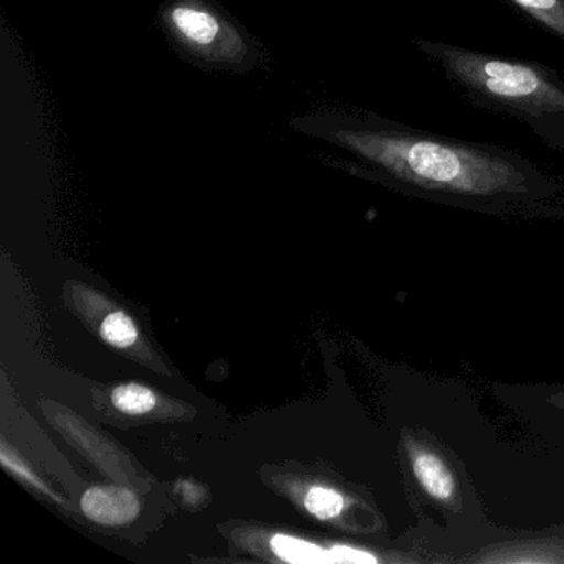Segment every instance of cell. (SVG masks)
<instances>
[{
	"instance_id": "cell-1",
	"label": "cell",
	"mask_w": 564,
	"mask_h": 564,
	"mask_svg": "<svg viewBox=\"0 0 564 564\" xmlns=\"http://www.w3.org/2000/svg\"><path fill=\"white\" fill-rule=\"evenodd\" d=\"M335 138L382 176L414 193L500 203L553 196L554 184L514 151L467 143L388 120H362Z\"/></svg>"
},
{
	"instance_id": "cell-2",
	"label": "cell",
	"mask_w": 564,
	"mask_h": 564,
	"mask_svg": "<svg viewBox=\"0 0 564 564\" xmlns=\"http://www.w3.org/2000/svg\"><path fill=\"white\" fill-rule=\"evenodd\" d=\"M414 45L471 104L514 118L551 150L564 151V80L556 72L425 39Z\"/></svg>"
},
{
	"instance_id": "cell-3",
	"label": "cell",
	"mask_w": 564,
	"mask_h": 564,
	"mask_svg": "<svg viewBox=\"0 0 564 564\" xmlns=\"http://www.w3.org/2000/svg\"><path fill=\"white\" fill-rule=\"evenodd\" d=\"M409 464L422 490L438 503L448 505L457 494V480L447 462L417 438H405Z\"/></svg>"
},
{
	"instance_id": "cell-4",
	"label": "cell",
	"mask_w": 564,
	"mask_h": 564,
	"mask_svg": "<svg viewBox=\"0 0 564 564\" xmlns=\"http://www.w3.org/2000/svg\"><path fill=\"white\" fill-rule=\"evenodd\" d=\"M82 510L90 520L101 524H127L140 514V500L124 488L95 487L85 491Z\"/></svg>"
},
{
	"instance_id": "cell-5",
	"label": "cell",
	"mask_w": 564,
	"mask_h": 564,
	"mask_svg": "<svg viewBox=\"0 0 564 564\" xmlns=\"http://www.w3.org/2000/svg\"><path fill=\"white\" fill-rule=\"evenodd\" d=\"M475 561L484 563H564V543L560 541H518L481 551Z\"/></svg>"
},
{
	"instance_id": "cell-6",
	"label": "cell",
	"mask_w": 564,
	"mask_h": 564,
	"mask_svg": "<svg viewBox=\"0 0 564 564\" xmlns=\"http://www.w3.org/2000/svg\"><path fill=\"white\" fill-rule=\"evenodd\" d=\"M170 21L174 31L187 44L196 45L199 48L213 47L223 31L216 15L209 14L204 9L194 8V6H177L171 11Z\"/></svg>"
},
{
	"instance_id": "cell-7",
	"label": "cell",
	"mask_w": 564,
	"mask_h": 564,
	"mask_svg": "<svg viewBox=\"0 0 564 564\" xmlns=\"http://www.w3.org/2000/svg\"><path fill=\"white\" fill-rule=\"evenodd\" d=\"M544 31L564 42V0H508Z\"/></svg>"
},
{
	"instance_id": "cell-8",
	"label": "cell",
	"mask_w": 564,
	"mask_h": 564,
	"mask_svg": "<svg viewBox=\"0 0 564 564\" xmlns=\"http://www.w3.org/2000/svg\"><path fill=\"white\" fill-rule=\"evenodd\" d=\"M272 550L276 556L283 561L295 564H319L333 563L329 550L316 546L310 541L299 540V538L286 536V534H276L272 538Z\"/></svg>"
},
{
	"instance_id": "cell-9",
	"label": "cell",
	"mask_w": 564,
	"mask_h": 564,
	"mask_svg": "<svg viewBox=\"0 0 564 564\" xmlns=\"http://www.w3.org/2000/svg\"><path fill=\"white\" fill-rule=\"evenodd\" d=\"M113 404L120 411L131 415L147 414L156 404V398L150 389L138 384H124L113 391Z\"/></svg>"
},
{
	"instance_id": "cell-10",
	"label": "cell",
	"mask_w": 564,
	"mask_h": 564,
	"mask_svg": "<svg viewBox=\"0 0 564 564\" xmlns=\"http://www.w3.org/2000/svg\"><path fill=\"white\" fill-rule=\"evenodd\" d=\"M101 336L117 348H128L137 341L138 329L130 316L123 312H115L105 318Z\"/></svg>"
},
{
	"instance_id": "cell-11",
	"label": "cell",
	"mask_w": 564,
	"mask_h": 564,
	"mask_svg": "<svg viewBox=\"0 0 564 564\" xmlns=\"http://www.w3.org/2000/svg\"><path fill=\"white\" fill-rule=\"evenodd\" d=\"M306 508L319 520L338 517L345 507V498L332 488L313 487L306 495Z\"/></svg>"
},
{
	"instance_id": "cell-12",
	"label": "cell",
	"mask_w": 564,
	"mask_h": 564,
	"mask_svg": "<svg viewBox=\"0 0 564 564\" xmlns=\"http://www.w3.org/2000/svg\"><path fill=\"white\" fill-rule=\"evenodd\" d=\"M329 553H332L333 563H339V561H345V563H376L378 561V557L372 556V554L349 546H335L329 550Z\"/></svg>"
},
{
	"instance_id": "cell-13",
	"label": "cell",
	"mask_w": 564,
	"mask_h": 564,
	"mask_svg": "<svg viewBox=\"0 0 564 564\" xmlns=\"http://www.w3.org/2000/svg\"><path fill=\"white\" fill-rule=\"evenodd\" d=\"M551 404L556 405V408L564 409V394H554L551 395Z\"/></svg>"
}]
</instances>
